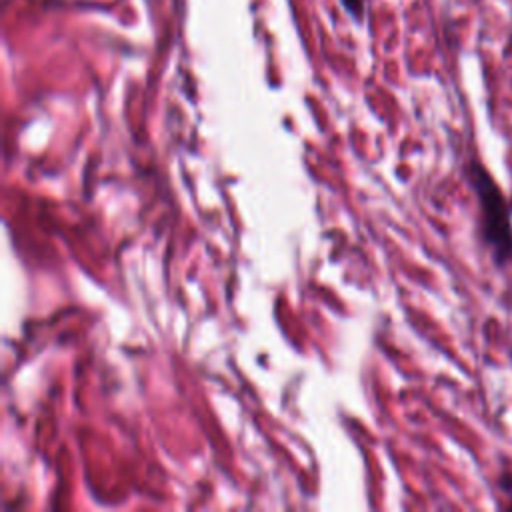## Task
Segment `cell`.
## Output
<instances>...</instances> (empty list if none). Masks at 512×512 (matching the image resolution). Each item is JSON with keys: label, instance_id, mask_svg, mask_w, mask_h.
Returning <instances> with one entry per match:
<instances>
[{"label": "cell", "instance_id": "1", "mask_svg": "<svg viewBox=\"0 0 512 512\" xmlns=\"http://www.w3.org/2000/svg\"><path fill=\"white\" fill-rule=\"evenodd\" d=\"M468 180L480 200L484 240L490 246L494 260L504 264L512 256V226L504 196L486 168L478 162H470Z\"/></svg>", "mask_w": 512, "mask_h": 512}, {"label": "cell", "instance_id": "2", "mask_svg": "<svg viewBox=\"0 0 512 512\" xmlns=\"http://www.w3.org/2000/svg\"><path fill=\"white\" fill-rule=\"evenodd\" d=\"M342 8L346 10L348 16H352L356 22H362L364 20V14H366V4L364 0H340Z\"/></svg>", "mask_w": 512, "mask_h": 512}]
</instances>
